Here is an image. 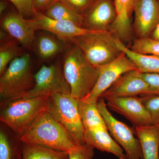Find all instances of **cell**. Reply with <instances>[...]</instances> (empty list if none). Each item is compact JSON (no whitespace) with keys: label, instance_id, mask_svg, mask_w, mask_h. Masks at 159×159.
I'll return each instance as SVG.
<instances>
[{"label":"cell","instance_id":"cell-1","mask_svg":"<svg viewBox=\"0 0 159 159\" xmlns=\"http://www.w3.org/2000/svg\"><path fill=\"white\" fill-rule=\"evenodd\" d=\"M19 140L22 143L68 153L77 146L62 125L47 110L40 114Z\"/></svg>","mask_w":159,"mask_h":159},{"label":"cell","instance_id":"cell-2","mask_svg":"<svg viewBox=\"0 0 159 159\" xmlns=\"http://www.w3.org/2000/svg\"><path fill=\"white\" fill-rule=\"evenodd\" d=\"M61 64L71 95L77 99H83L96 84L99 76V68L91 64L74 44L66 51Z\"/></svg>","mask_w":159,"mask_h":159},{"label":"cell","instance_id":"cell-3","mask_svg":"<svg viewBox=\"0 0 159 159\" xmlns=\"http://www.w3.org/2000/svg\"><path fill=\"white\" fill-rule=\"evenodd\" d=\"M34 75L29 53H24L12 61L0 77L1 104L25 97L34 87Z\"/></svg>","mask_w":159,"mask_h":159},{"label":"cell","instance_id":"cell-4","mask_svg":"<svg viewBox=\"0 0 159 159\" xmlns=\"http://www.w3.org/2000/svg\"><path fill=\"white\" fill-rule=\"evenodd\" d=\"M49 96L22 98L2 104L0 121L19 139L34 120L47 110Z\"/></svg>","mask_w":159,"mask_h":159},{"label":"cell","instance_id":"cell-5","mask_svg":"<svg viewBox=\"0 0 159 159\" xmlns=\"http://www.w3.org/2000/svg\"><path fill=\"white\" fill-rule=\"evenodd\" d=\"M116 37L110 31H95L75 38L72 42L91 64L98 67L113 61L122 54Z\"/></svg>","mask_w":159,"mask_h":159},{"label":"cell","instance_id":"cell-6","mask_svg":"<svg viewBox=\"0 0 159 159\" xmlns=\"http://www.w3.org/2000/svg\"><path fill=\"white\" fill-rule=\"evenodd\" d=\"M47 111L62 125L77 145L85 144L78 99L71 94H52L49 96Z\"/></svg>","mask_w":159,"mask_h":159},{"label":"cell","instance_id":"cell-7","mask_svg":"<svg viewBox=\"0 0 159 159\" xmlns=\"http://www.w3.org/2000/svg\"><path fill=\"white\" fill-rule=\"evenodd\" d=\"M34 87L23 98L50 96L56 93L71 94L59 60L50 65H43L34 74Z\"/></svg>","mask_w":159,"mask_h":159},{"label":"cell","instance_id":"cell-8","mask_svg":"<svg viewBox=\"0 0 159 159\" xmlns=\"http://www.w3.org/2000/svg\"><path fill=\"white\" fill-rule=\"evenodd\" d=\"M97 105L111 136L123 149L126 158L142 159L140 142L135 137L134 130L112 116L104 99L99 98Z\"/></svg>","mask_w":159,"mask_h":159},{"label":"cell","instance_id":"cell-9","mask_svg":"<svg viewBox=\"0 0 159 159\" xmlns=\"http://www.w3.org/2000/svg\"><path fill=\"white\" fill-rule=\"evenodd\" d=\"M98 68L99 76L96 84L90 93L82 99L86 102H98L101 95L122 74L138 70L135 65L123 52L113 61Z\"/></svg>","mask_w":159,"mask_h":159},{"label":"cell","instance_id":"cell-10","mask_svg":"<svg viewBox=\"0 0 159 159\" xmlns=\"http://www.w3.org/2000/svg\"><path fill=\"white\" fill-rule=\"evenodd\" d=\"M1 26L24 48L33 50L37 31L32 18H26L16 10H11L1 16Z\"/></svg>","mask_w":159,"mask_h":159},{"label":"cell","instance_id":"cell-11","mask_svg":"<svg viewBox=\"0 0 159 159\" xmlns=\"http://www.w3.org/2000/svg\"><path fill=\"white\" fill-rule=\"evenodd\" d=\"M149 86L139 70L122 74L100 98L107 100L113 98L148 95Z\"/></svg>","mask_w":159,"mask_h":159},{"label":"cell","instance_id":"cell-12","mask_svg":"<svg viewBox=\"0 0 159 159\" xmlns=\"http://www.w3.org/2000/svg\"><path fill=\"white\" fill-rule=\"evenodd\" d=\"M106 101L107 107L128 119L135 128L151 125L150 115L141 97H119Z\"/></svg>","mask_w":159,"mask_h":159},{"label":"cell","instance_id":"cell-13","mask_svg":"<svg viewBox=\"0 0 159 159\" xmlns=\"http://www.w3.org/2000/svg\"><path fill=\"white\" fill-rule=\"evenodd\" d=\"M36 31H47L65 41L95 31L77 25L75 23L52 19L42 12L35 11L32 18Z\"/></svg>","mask_w":159,"mask_h":159},{"label":"cell","instance_id":"cell-14","mask_svg":"<svg viewBox=\"0 0 159 159\" xmlns=\"http://www.w3.org/2000/svg\"><path fill=\"white\" fill-rule=\"evenodd\" d=\"M133 12L138 38L149 37L159 22V1L134 0Z\"/></svg>","mask_w":159,"mask_h":159},{"label":"cell","instance_id":"cell-15","mask_svg":"<svg viewBox=\"0 0 159 159\" xmlns=\"http://www.w3.org/2000/svg\"><path fill=\"white\" fill-rule=\"evenodd\" d=\"M83 27L94 31H108L116 17L114 2L97 0L84 13Z\"/></svg>","mask_w":159,"mask_h":159},{"label":"cell","instance_id":"cell-16","mask_svg":"<svg viewBox=\"0 0 159 159\" xmlns=\"http://www.w3.org/2000/svg\"><path fill=\"white\" fill-rule=\"evenodd\" d=\"M114 5L116 17L110 29L123 43L129 39L131 33V17L134 0H114Z\"/></svg>","mask_w":159,"mask_h":159},{"label":"cell","instance_id":"cell-17","mask_svg":"<svg viewBox=\"0 0 159 159\" xmlns=\"http://www.w3.org/2000/svg\"><path fill=\"white\" fill-rule=\"evenodd\" d=\"M108 131L105 128L85 130L84 142L100 151L112 154L118 159H127L123 149Z\"/></svg>","mask_w":159,"mask_h":159},{"label":"cell","instance_id":"cell-18","mask_svg":"<svg viewBox=\"0 0 159 159\" xmlns=\"http://www.w3.org/2000/svg\"><path fill=\"white\" fill-rule=\"evenodd\" d=\"M66 42L49 32H40L35 35L33 50L40 61L46 62L64 51Z\"/></svg>","mask_w":159,"mask_h":159},{"label":"cell","instance_id":"cell-19","mask_svg":"<svg viewBox=\"0 0 159 159\" xmlns=\"http://www.w3.org/2000/svg\"><path fill=\"white\" fill-rule=\"evenodd\" d=\"M142 151V159H159V125L135 128Z\"/></svg>","mask_w":159,"mask_h":159},{"label":"cell","instance_id":"cell-20","mask_svg":"<svg viewBox=\"0 0 159 159\" xmlns=\"http://www.w3.org/2000/svg\"><path fill=\"white\" fill-rule=\"evenodd\" d=\"M116 43L120 51L126 55L136 66L140 72L144 74H159V57L151 54L137 53L125 46L118 38Z\"/></svg>","mask_w":159,"mask_h":159},{"label":"cell","instance_id":"cell-21","mask_svg":"<svg viewBox=\"0 0 159 159\" xmlns=\"http://www.w3.org/2000/svg\"><path fill=\"white\" fill-rule=\"evenodd\" d=\"M97 103L98 102H87L82 99H78V110L84 130L107 129L99 112Z\"/></svg>","mask_w":159,"mask_h":159},{"label":"cell","instance_id":"cell-22","mask_svg":"<svg viewBox=\"0 0 159 159\" xmlns=\"http://www.w3.org/2000/svg\"><path fill=\"white\" fill-rule=\"evenodd\" d=\"M42 13L52 19L71 22L80 27L83 25V15L77 13L60 0H56Z\"/></svg>","mask_w":159,"mask_h":159},{"label":"cell","instance_id":"cell-23","mask_svg":"<svg viewBox=\"0 0 159 159\" xmlns=\"http://www.w3.org/2000/svg\"><path fill=\"white\" fill-rule=\"evenodd\" d=\"M22 143V159H69L67 152L39 145Z\"/></svg>","mask_w":159,"mask_h":159},{"label":"cell","instance_id":"cell-24","mask_svg":"<svg viewBox=\"0 0 159 159\" xmlns=\"http://www.w3.org/2000/svg\"><path fill=\"white\" fill-rule=\"evenodd\" d=\"M24 48L12 39L0 45V75L3 74L9 64L23 54Z\"/></svg>","mask_w":159,"mask_h":159},{"label":"cell","instance_id":"cell-25","mask_svg":"<svg viewBox=\"0 0 159 159\" xmlns=\"http://www.w3.org/2000/svg\"><path fill=\"white\" fill-rule=\"evenodd\" d=\"M22 143L15 142L9 135L1 128L0 159H22Z\"/></svg>","mask_w":159,"mask_h":159},{"label":"cell","instance_id":"cell-26","mask_svg":"<svg viewBox=\"0 0 159 159\" xmlns=\"http://www.w3.org/2000/svg\"><path fill=\"white\" fill-rule=\"evenodd\" d=\"M130 49L140 54H151L159 57V41L150 37L136 39Z\"/></svg>","mask_w":159,"mask_h":159},{"label":"cell","instance_id":"cell-27","mask_svg":"<svg viewBox=\"0 0 159 159\" xmlns=\"http://www.w3.org/2000/svg\"><path fill=\"white\" fill-rule=\"evenodd\" d=\"M141 97L150 115L151 125H159V95H142Z\"/></svg>","mask_w":159,"mask_h":159},{"label":"cell","instance_id":"cell-28","mask_svg":"<svg viewBox=\"0 0 159 159\" xmlns=\"http://www.w3.org/2000/svg\"><path fill=\"white\" fill-rule=\"evenodd\" d=\"M11 2L16 10L24 17L27 19L33 17L34 10L33 0H8Z\"/></svg>","mask_w":159,"mask_h":159},{"label":"cell","instance_id":"cell-29","mask_svg":"<svg viewBox=\"0 0 159 159\" xmlns=\"http://www.w3.org/2000/svg\"><path fill=\"white\" fill-rule=\"evenodd\" d=\"M69 159H93L94 148L87 144L77 145L69 153Z\"/></svg>","mask_w":159,"mask_h":159},{"label":"cell","instance_id":"cell-30","mask_svg":"<svg viewBox=\"0 0 159 159\" xmlns=\"http://www.w3.org/2000/svg\"><path fill=\"white\" fill-rule=\"evenodd\" d=\"M77 13L83 15L94 2L93 0H60Z\"/></svg>","mask_w":159,"mask_h":159},{"label":"cell","instance_id":"cell-31","mask_svg":"<svg viewBox=\"0 0 159 159\" xmlns=\"http://www.w3.org/2000/svg\"><path fill=\"white\" fill-rule=\"evenodd\" d=\"M142 75L149 86V93L146 95H159V74L142 73Z\"/></svg>","mask_w":159,"mask_h":159},{"label":"cell","instance_id":"cell-32","mask_svg":"<svg viewBox=\"0 0 159 159\" xmlns=\"http://www.w3.org/2000/svg\"><path fill=\"white\" fill-rule=\"evenodd\" d=\"M56 0H33L35 11L43 12Z\"/></svg>","mask_w":159,"mask_h":159},{"label":"cell","instance_id":"cell-33","mask_svg":"<svg viewBox=\"0 0 159 159\" xmlns=\"http://www.w3.org/2000/svg\"><path fill=\"white\" fill-rule=\"evenodd\" d=\"M12 39L13 38L9 35L7 31L1 28V30H0V42L1 43L5 42Z\"/></svg>","mask_w":159,"mask_h":159},{"label":"cell","instance_id":"cell-34","mask_svg":"<svg viewBox=\"0 0 159 159\" xmlns=\"http://www.w3.org/2000/svg\"><path fill=\"white\" fill-rule=\"evenodd\" d=\"M8 3L6 0H1L0 1V15L2 16L6 13V11L8 9Z\"/></svg>","mask_w":159,"mask_h":159},{"label":"cell","instance_id":"cell-35","mask_svg":"<svg viewBox=\"0 0 159 159\" xmlns=\"http://www.w3.org/2000/svg\"><path fill=\"white\" fill-rule=\"evenodd\" d=\"M151 38L156 40L159 41V22L152 33Z\"/></svg>","mask_w":159,"mask_h":159},{"label":"cell","instance_id":"cell-36","mask_svg":"<svg viewBox=\"0 0 159 159\" xmlns=\"http://www.w3.org/2000/svg\"><path fill=\"white\" fill-rule=\"evenodd\" d=\"M93 1L94 2H95V1H97V0H93Z\"/></svg>","mask_w":159,"mask_h":159},{"label":"cell","instance_id":"cell-37","mask_svg":"<svg viewBox=\"0 0 159 159\" xmlns=\"http://www.w3.org/2000/svg\"><path fill=\"white\" fill-rule=\"evenodd\" d=\"M158 1H159V0H158Z\"/></svg>","mask_w":159,"mask_h":159}]
</instances>
